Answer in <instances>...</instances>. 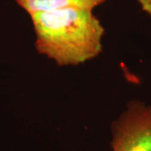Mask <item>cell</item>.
<instances>
[{
  "label": "cell",
  "mask_w": 151,
  "mask_h": 151,
  "mask_svg": "<svg viewBox=\"0 0 151 151\" xmlns=\"http://www.w3.org/2000/svg\"><path fill=\"white\" fill-rule=\"evenodd\" d=\"M108 0H16L18 5L26 11L29 15L45 11L61 9H81L93 11Z\"/></svg>",
  "instance_id": "obj_3"
},
{
  "label": "cell",
  "mask_w": 151,
  "mask_h": 151,
  "mask_svg": "<svg viewBox=\"0 0 151 151\" xmlns=\"http://www.w3.org/2000/svg\"><path fill=\"white\" fill-rule=\"evenodd\" d=\"M40 55L59 66H76L103 51L105 29L93 11L61 9L29 15Z\"/></svg>",
  "instance_id": "obj_1"
},
{
  "label": "cell",
  "mask_w": 151,
  "mask_h": 151,
  "mask_svg": "<svg viewBox=\"0 0 151 151\" xmlns=\"http://www.w3.org/2000/svg\"><path fill=\"white\" fill-rule=\"evenodd\" d=\"M111 151H151V103L131 100L110 126Z\"/></svg>",
  "instance_id": "obj_2"
},
{
  "label": "cell",
  "mask_w": 151,
  "mask_h": 151,
  "mask_svg": "<svg viewBox=\"0 0 151 151\" xmlns=\"http://www.w3.org/2000/svg\"><path fill=\"white\" fill-rule=\"evenodd\" d=\"M141 9L151 18V0H135Z\"/></svg>",
  "instance_id": "obj_4"
}]
</instances>
